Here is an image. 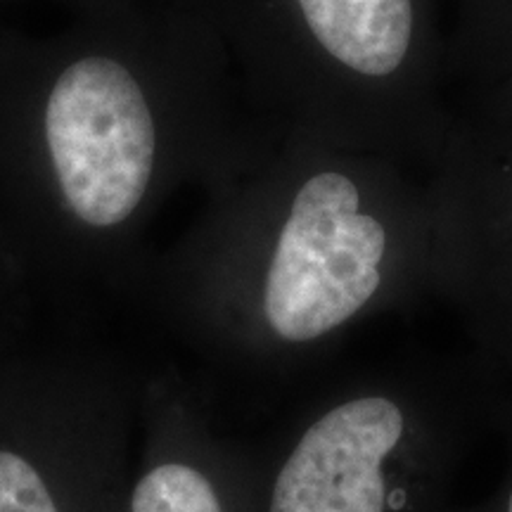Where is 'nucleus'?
<instances>
[{"mask_svg": "<svg viewBox=\"0 0 512 512\" xmlns=\"http://www.w3.org/2000/svg\"><path fill=\"white\" fill-rule=\"evenodd\" d=\"M453 399L411 373L332 389L254 456V512H441L460 437Z\"/></svg>", "mask_w": 512, "mask_h": 512, "instance_id": "nucleus-4", "label": "nucleus"}, {"mask_svg": "<svg viewBox=\"0 0 512 512\" xmlns=\"http://www.w3.org/2000/svg\"><path fill=\"white\" fill-rule=\"evenodd\" d=\"M150 283L200 347L249 366H299L437 292L430 171L275 131L252 164L207 192Z\"/></svg>", "mask_w": 512, "mask_h": 512, "instance_id": "nucleus-2", "label": "nucleus"}, {"mask_svg": "<svg viewBox=\"0 0 512 512\" xmlns=\"http://www.w3.org/2000/svg\"><path fill=\"white\" fill-rule=\"evenodd\" d=\"M437 292L512 363V91H458L430 169Z\"/></svg>", "mask_w": 512, "mask_h": 512, "instance_id": "nucleus-6", "label": "nucleus"}, {"mask_svg": "<svg viewBox=\"0 0 512 512\" xmlns=\"http://www.w3.org/2000/svg\"><path fill=\"white\" fill-rule=\"evenodd\" d=\"M138 425L119 370L0 344V512H124Z\"/></svg>", "mask_w": 512, "mask_h": 512, "instance_id": "nucleus-5", "label": "nucleus"}, {"mask_svg": "<svg viewBox=\"0 0 512 512\" xmlns=\"http://www.w3.org/2000/svg\"><path fill=\"white\" fill-rule=\"evenodd\" d=\"M10 337L8 335H0V344H8Z\"/></svg>", "mask_w": 512, "mask_h": 512, "instance_id": "nucleus-12", "label": "nucleus"}, {"mask_svg": "<svg viewBox=\"0 0 512 512\" xmlns=\"http://www.w3.org/2000/svg\"><path fill=\"white\" fill-rule=\"evenodd\" d=\"M124 512H254V456L214 430L181 382L140 389Z\"/></svg>", "mask_w": 512, "mask_h": 512, "instance_id": "nucleus-7", "label": "nucleus"}, {"mask_svg": "<svg viewBox=\"0 0 512 512\" xmlns=\"http://www.w3.org/2000/svg\"><path fill=\"white\" fill-rule=\"evenodd\" d=\"M200 0H117L46 36L0 27V240L27 287H128L183 188L271 143Z\"/></svg>", "mask_w": 512, "mask_h": 512, "instance_id": "nucleus-1", "label": "nucleus"}, {"mask_svg": "<svg viewBox=\"0 0 512 512\" xmlns=\"http://www.w3.org/2000/svg\"><path fill=\"white\" fill-rule=\"evenodd\" d=\"M50 3H57V5H62V8H67V10H69V15H72V12H81V10H93V8H102V5L117 3V0H50Z\"/></svg>", "mask_w": 512, "mask_h": 512, "instance_id": "nucleus-10", "label": "nucleus"}, {"mask_svg": "<svg viewBox=\"0 0 512 512\" xmlns=\"http://www.w3.org/2000/svg\"><path fill=\"white\" fill-rule=\"evenodd\" d=\"M254 117L430 171L451 121L441 0H200Z\"/></svg>", "mask_w": 512, "mask_h": 512, "instance_id": "nucleus-3", "label": "nucleus"}, {"mask_svg": "<svg viewBox=\"0 0 512 512\" xmlns=\"http://www.w3.org/2000/svg\"><path fill=\"white\" fill-rule=\"evenodd\" d=\"M27 299V283L0 240V335H12Z\"/></svg>", "mask_w": 512, "mask_h": 512, "instance_id": "nucleus-9", "label": "nucleus"}, {"mask_svg": "<svg viewBox=\"0 0 512 512\" xmlns=\"http://www.w3.org/2000/svg\"><path fill=\"white\" fill-rule=\"evenodd\" d=\"M446 67L458 91H512V0H456Z\"/></svg>", "mask_w": 512, "mask_h": 512, "instance_id": "nucleus-8", "label": "nucleus"}, {"mask_svg": "<svg viewBox=\"0 0 512 512\" xmlns=\"http://www.w3.org/2000/svg\"><path fill=\"white\" fill-rule=\"evenodd\" d=\"M489 512H512V475L508 477V482L503 484V489L498 491Z\"/></svg>", "mask_w": 512, "mask_h": 512, "instance_id": "nucleus-11", "label": "nucleus"}]
</instances>
